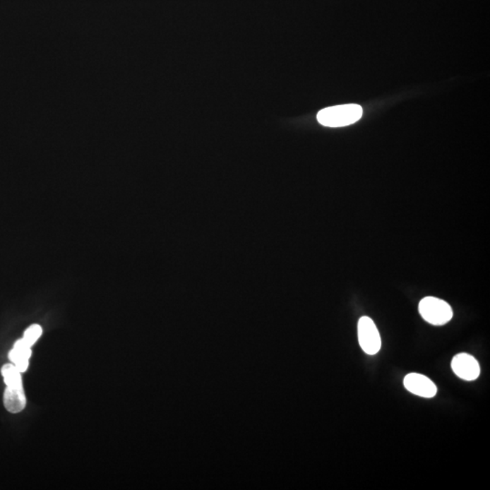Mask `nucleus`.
Returning a JSON list of instances; mask_svg holds the SVG:
<instances>
[{"label":"nucleus","mask_w":490,"mask_h":490,"mask_svg":"<svg viewBox=\"0 0 490 490\" xmlns=\"http://www.w3.org/2000/svg\"><path fill=\"white\" fill-rule=\"evenodd\" d=\"M364 110L359 104H342L321 110L317 114V120L324 126L342 127L358 122Z\"/></svg>","instance_id":"1"},{"label":"nucleus","mask_w":490,"mask_h":490,"mask_svg":"<svg viewBox=\"0 0 490 490\" xmlns=\"http://www.w3.org/2000/svg\"><path fill=\"white\" fill-rule=\"evenodd\" d=\"M419 314L432 325H444L453 319V308L448 302L435 297H425L419 305Z\"/></svg>","instance_id":"2"},{"label":"nucleus","mask_w":490,"mask_h":490,"mask_svg":"<svg viewBox=\"0 0 490 490\" xmlns=\"http://www.w3.org/2000/svg\"><path fill=\"white\" fill-rule=\"evenodd\" d=\"M359 343L368 355L377 354L381 348L380 333L370 317H361L358 323Z\"/></svg>","instance_id":"3"},{"label":"nucleus","mask_w":490,"mask_h":490,"mask_svg":"<svg viewBox=\"0 0 490 490\" xmlns=\"http://www.w3.org/2000/svg\"><path fill=\"white\" fill-rule=\"evenodd\" d=\"M451 368L458 377L467 381H475L480 375V366L473 356L460 353L455 356Z\"/></svg>","instance_id":"4"},{"label":"nucleus","mask_w":490,"mask_h":490,"mask_svg":"<svg viewBox=\"0 0 490 490\" xmlns=\"http://www.w3.org/2000/svg\"><path fill=\"white\" fill-rule=\"evenodd\" d=\"M404 387L415 395L419 397L434 398L437 394V386L434 381L419 374H410L404 378Z\"/></svg>","instance_id":"5"},{"label":"nucleus","mask_w":490,"mask_h":490,"mask_svg":"<svg viewBox=\"0 0 490 490\" xmlns=\"http://www.w3.org/2000/svg\"><path fill=\"white\" fill-rule=\"evenodd\" d=\"M4 404L6 409L9 412L18 413L22 412L27 404L23 385L6 386L4 393Z\"/></svg>","instance_id":"6"},{"label":"nucleus","mask_w":490,"mask_h":490,"mask_svg":"<svg viewBox=\"0 0 490 490\" xmlns=\"http://www.w3.org/2000/svg\"><path fill=\"white\" fill-rule=\"evenodd\" d=\"M31 346L24 339L18 340L8 353V358L20 372L28 370L31 356Z\"/></svg>","instance_id":"7"},{"label":"nucleus","mask_w":490,"mask_h":490,"mask_svg":"<svg viewBox=\"0 0 490 490\" xmlns=\"http://www.w3.org/2000/svg\"><path fill=\"white\" fill-rule=\"evenodd\" d=\"M1 374L4 377L6 386H12V385H23L22 384V378L20 371L15 365L8 364L3 366Z\"/></svg>","instance_id":"8"},{"label":"nucleus","mask_w":490,"mask_h":490,"mask_svg":"<svg viewBox=\"0 0 490 490\" xmlns=\"http://www.w3.org/2000/svg\"><path fill=\"white\" fill-rule=\"evenodd\" d=\"M41 334H42V328L37 325V324H34V325L30 326L25 330L23 339L28 345L32 346L34 345L35 342L40 338Z\"/></svg>","instance_id":"9"}]
</instances>
